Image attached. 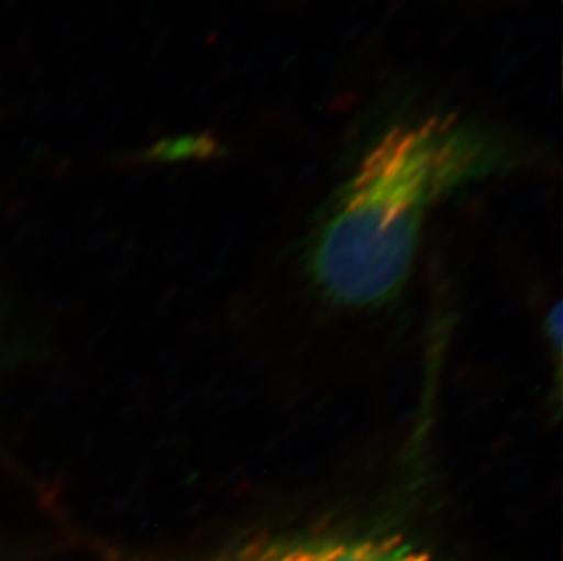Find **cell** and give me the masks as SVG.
Here are the masks:
<instances>
[{
  "mask_svg": "<svg viewBox=\"0 0 563 561\" xmlns=\"http://www.w3.org/2000/svg\"><path fill=\"white\" fill-rule=\"evenodd\" d=\"M505 150L484 128L429 117L388 130L346 180L310 250L324 296L345 307H376L409 277L434 202L493 174Z\"/></svg>",
  "mask_w": 563,
  "mask_h": 561,
  "instance_id": "1",
  "label": "cell"
},
{
  "mask_svg": "<svg viewBox=\"0 0 563 561\" xmlns=\"http://www.w3.org/2000/svg\"><path fill=\"white\" fill-rule=\"evenodd\" d=\"M165 561H438L401 536L303 532L260 536L197 557Z\"/></svg>",
  "mask_w": 563,
  "mask_h": 561,
  "instance_id": "2",
  "label": "cell"
}]
</instances>
